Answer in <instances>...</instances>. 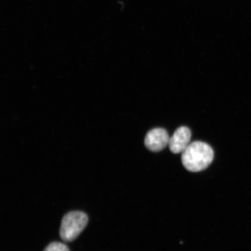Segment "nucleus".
Instances as JSON below:
<instances>
[{
	"label": "nucleus",
	"mask_w": 251,
	"mask_h": 251,
	"mask_svg": "<svg viewBox=\"0 0 251 251\" xmlns=\"http://www.w3.org/2000/svg\"><path fill=\"white\" fill-rule=\"evenodd\" d=\"M214 152L208 144L194 141L181 153V162L187 171L199 172L205 170L211 165Z\"/></svg>",
	"instance_id": "obj_1"
},
{
	"label": "nucleus",
	"mask_w": 251,
	"mask_h": 251,
	"mask_svg": "<svg viewBox=\"0 0 251 251\" xmlns=\"http://www.w3.org/2000/svg\"><path fill=\"white\" fill-rule=\"evenodd\" d=\"M88 223L85 213L80 211L69 212L62 218L59 234L63 240L70 242L82 232Z\"/></svg>",
	"instance_id": "obj_2"
},
{
	"label": "nucleus",
	"mask_w": 251,
	"mask_h": 251,
	"mask_svg": "<svg viewBox=\"0 0 251 251\" xmlns=\"http://www.w3.org/2000/svg\"><path fill=\"white\" fill-rule=\"evenodd\" d=\"M169 140L170 137L166 130L156 128L147 134L144 143L147 149L156 152L161 151L169 146Z\"/></svg>",
	"instance_id": "obj_3"
},
{
	"label": "nucleus",
	"mask_w": 251,
	"mask_h": 251,
	"mask_svg": "<svg viewBox=\"0 0 251 251\" xmlns=\"http://www.w3.org/2000/svg\"><path fill=\"white\" fill-rule=\"evenodd\" d=\"M191 138V132L189 128L186 126L178 128L169 140V149L175 154L183 153L189 146Z\"/></svg>",
	"instance_id": "obj_4"
},
{
	"label": "nucleus",
	"mask_w": 251,
	"mask_h": 251,
	"mask_svg": "<svg viewBox=\"0 0 251 251\" xmlns=\"http://www.w3.org/2000/svg\"><path fill=\"white\" fill-rule=\"evenodd\" d=\"M44 251H70L65 244L54 242L49 245Z\"/></svg>",
	"instance_id": "obj_5"
}]
</instances>
